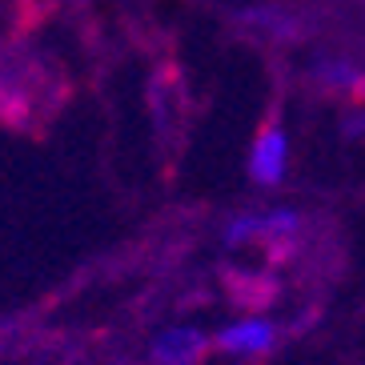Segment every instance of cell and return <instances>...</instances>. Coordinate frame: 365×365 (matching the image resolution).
<instances>
[{"label": "cell", "instance_id": "cell-1", "mask_svg": "<svg viewBox=\"0 0 365 365\" xmlns=\"http://www.w3.org/2000/svg\"><path fill=\"white\" fill-rule=\"evenodd\" d=\"M301 229V213L293 209H273V213H249L237 217L233 225L225 229L229 245H245V241H289Z\"/></svg>", "mask_w": 365, "mask_h": 365}, {"label": "cell", "instance_id": "cell-2", "mask_svg": "<svg viewBox=\"0 0 365 365\" xmlns=\"http://www.w3.org/2000/svg\"><path fill=\"white\" fill-rule=\"evenodd\" d=\"M285 165H289V137L277 120H269L265 129L253 140V153H249V173L257 185H277L285 177Z\"/></svg>", "mask_w": 365, "mask_h": 365}, {"label": "cell", "instance_id": "cell-3", "mask_svg": "<svg viewBox=\"0 0 365 365\" xmlns=\"http://www.w3.org/2000/svg\"><path fill=\"white\" fill-rule=\"evenodd\" d=\"M273 341H277V329H273V322H261V317L225 325L217 333V345L225 354H265V349H273Z\"/></svg>", "mask_w": 365, "mask_h": 365}, {"label": "cell", "instance_id": "cell-4", "mask_svg": "<svg viewBox=\"0 0 365 365\" xmlns=\"http://www.w3.org/2000/svg\"><path fill=\"white\" fill-rule=\"evenodd\" d=\"M205 333L201 329H165L153 341V361L157 365H193L205 354Z\"/></svg>", "mask_w": 365, "mask_h": 365}, {"label": "cell", "instance_id": "cell-5", "mask_svg": "<svg viewBox=\"0 0 365 365\" xmlns=\"http://www.w3.org/2000/svg\"><path fill=\"white\" fill-rule=\"evenodd\" d=\"M317 73H322V81H325V85H333V88L365 93V73L357 65H349V61H329V65H322Z\"/></svg>", "mask_w": 365, "mask_h": 365}]
</instances>
